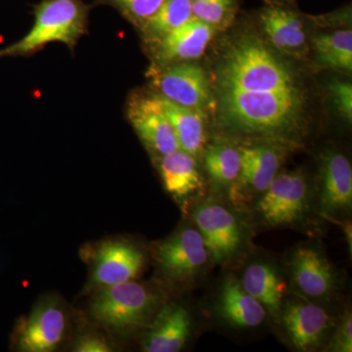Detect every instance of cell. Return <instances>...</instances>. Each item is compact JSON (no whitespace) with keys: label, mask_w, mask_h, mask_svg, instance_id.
<instances>
[{"label":"cell","mask_w":352,"mask_h":352,"mask_svg":"<svg viewBox=\"0 0 352 352\" xmlns=\"http://www.w3.org/2000/svg\"><path fill=\"white\" fill-rule=\"evenodd\" d=\"M126 119L153 159L180 149L170 120L156 92L135 89L127 97Z\"/></svg>","instance_id":"7"},{"label":"cell","mask_w":352,"mask_h":352,"mask_svg":"<svg viewBox=\"0 0 352 352\" xmlns=\"http://www.w3.org/2000/svg\"><path fill=\"white\" fill-rule=\"evenodd\" d=\"M66 314L56 300L38 303L21 324L17 333V346L24 352H50L63 340Z\"/></svg>","instance_id":"14"},{"label":"cell","mask_w":352,"mask_h":352,"mask_svg":"<svg viewBox=\"0 0 352 352\" xmlns=\"http://www.w3.org/2000/svg\"><path fill=\"white\" fill-rule=\"evenodd\" d=\"M317 66L333 71H352V31L351 27L316 34L310 41Z\"/></svg>","instance_id":"24"},{"label":"cell","mask_w":352,"mask_h":352,"mask_svg":"<svg viewBox=\"0 0 352 352\" xmlns=\"http://www.w3.org/2000/svg\"><path fill=\"white\" fill-rule=\"evenodd\" d=\"M89 11L83 0H39L34 6L31 29L19 41L0 50V59L32 56L53 43L75 50L87 34Z\"/></svg>","instance_id":"3"},{"label":"cell","mask_w":352,"mask_h":352,"mask_svg":"<svg viewBox=\"0 0 352 352\" xmlns=\"http://www.w3.org/2000/svg\"><path fill=\"white\" fill-rule=\"evenodd\" d=\"M333 107L346 122L352 120V85L344 80H333L328 87Z\"/></svg>","instance_id":"28"},{"label":"cell","mask_w":352,"mask_h":352,"mask_svg":"<svg viewBox=\"0 0 352 352\" xmlns=\"http://www.w3.org/2000/svg\"><path fill=\"white\" fill-rule=\"evenodd\" d=\"M95 3L113 7L135 29L150 19L166 0H94Z\"/></svg>","instance_id":"27"},{"label":"cell","mask_w":352,"mask_h":352,"mask_svg":"<svg viewBox=\"0 0 352 352\" xmlns=\"http://www.w3.org/2000/svg\"><path fill=\"white\" fill-rule=\"evenodd\" d=\"M220 136L235 141H273L292 151L302 148L308 131L307 91L214 90Z\"/></svg>","instance_id":"1"},{"label":"cell","mask_w":352,"mask_h":352,"mask_svg":"<svg viewBox=\"0 0 352 352\" xmlns=\"http://www.w3.org/2000/svg\"><path fill=\"white\" fill-rule=\"evenodd\" d=\"M192 1L193 0H166L150 19L136 29L145 50L193 17Z\"/></svg>","instance_id":"25"},{"label":"cell","mask_w":352,"mask_h":352,"mask_svg":"<svg viewBox=\"0 0 352 352\" xmlns=\"http://www.w3.org/2000/svg\"><path fill=\"white\" fill-rule=\"evenodd\" d=\"M240 283L248 294L265 308L266 312L273 317H279L287 285L276 266L265 261L250 264L244 270Z\"/></svg>","instance_id":"22"},{"label":"cell","mask_w":352,"mask_h":352,"mask_svg":"<svg viewBox=\"0 0 352 352\" xmlns=\"http://www.w3.org/2000/svg\"><path fill=\"white\" fill-rule=\"evenodd\" d=\"M278 318L289 344L300 351L320 347L335 326V319L327 310L300 300L284 303Z\"/></svg>","instance_id":"12"},{"label":"cell","mask_w":352,"mask_h":352,"mask_svg":"<svg viewBox=\"0 0 352 352\" xmlns=\"http://www.w3.org/2000/svg\"><path fill=\"white\" fill-rule=\"evenodd\" d=\"M328 351L333 352L352 351V316L351 311L344 314V318L339 324L332 340L329 344Z\"/></svg>","instance_id":"29"},{"label":"cell","mask_w":352,"mask_h":352,"mask_svg":"<svg viewBox=\"0 0 352 352\" xmlns=\"http://www.w3.org/2000/svg\"><path fill=\"white\" fill-rule=\"evenodd\" d=\"M267 3L293 4L295 0H265Z\"/></svg>","instance_id":"32"},{"label":"cell","mask_w":352,"mask_h":352,"mask_svg":"<svg viewBox=\"0 0 352 352\" xmlns=\"http://www.w3.org/2000/svg\"><path fill=\"white\" fill-rule=\"evenodd\" d=\"M292 281L303 296L321 300L337 288V276L325 254L314 245L296 248L289 261Z\"/></svg>","instance_id":"15"},{"label":"cell","mask_w":352,"mask_h":352,"mask_svg":"<svg viewBox=\"0 0 352 352\" xmlns=\"http://www.w3.org/2000/svg\"><path fill=\"white\" fill-rule=\"evenodd\" d=\"M157 300L154 292L144 285L124 282L104 287L92 298L90 314L113 330H134L149 320Z\"/></svg>","instance_id":"5"},{"label":"cell","mask_w":352,"mask_h":352,"mask_svg":"<svg viewBox=\"0 0 352 352\" xmlns=\"http://www.w3.org/2000/svg\"><path fill=\"white\" fill-rule=\"evenodd\" d=\"M192 333V319L182 305L170 302L157 312L142 342L147 352H177L186 346Z\"/></svg>","instance_id":"18"},{"label":"cell","mask_w":352,"mask_h":352,"mask_svg":"<svg viewBox=\"0 0 352 352\" xmlns=\"http://www.w3.org/2000/svg\"><path fill=\"white\" fill-rule=\"evenodd\" d=\"M157 97L175 131L180 149L197 160L201 159L204 150L208 145V113L182 107L159 94Z\"/></svg>","instance_id":"21"},{"label":"cell","mask_w":352,"mask_h":352,"mask_svg":"<svg viewBox=\"0 0 352 352\" xmlns=\"http://www.w3.org/2000/svg\"><path fill=\"white\" fill-rule=\"evenodd\" d=\"M166 192L178 201H185L203 187L198 160L182 149L154 157Z\"/></svg>","instance_id":"19"},{"label":"cell","mask_w":352,"mask_h":352,"mask_svg":"<svg viewBox=\"0 0 352 352\" xmlns=\"http://www.w3.org/2000/svg\"><path fill=\"white\" fill-rule=\"evenodd\" d=\"M210 258L215 263H231L244 249L245 230L239 217L214 201L201 204L193 214Z\"/></svg>","instance_id":"9"},{"label":"cell","mask_w":352,"mask_h":352,"mask_svg":"<svg viewBox=\"0 0 352 352\" xmlns=\"http://www.w3.org/2000/svg\"><path fill=\"white\" fill-rule=\"evenodd\" d=\"M240 0H193L192 15L217 32H226L236 20Z\"/></svg>","instance_id":"26"},{"label":"cell","mask_w":352,"mask_h":352,"mask_svg":"<svg viewBox=\"0 0 352 352\" xmlns=\"http://www.w3.org/2000/svg\"><path fill=\"white\" fill-rule=\"evenodd\" d=\"M309 199L307 175L302 170L283 171L259 197L256 212L268 226H294L305 219Z\"/></svg>","instance_id":"8"},{"label":"cell","mask_w":352,"mask_h":352,"mask_svg":"<svg viewBox=\"0 0 352 352\" xmlns=\"http://www.w3.org/2000/svg\"><path fill=\"white\" fill-rule=\"evenodd\" d=\"M240 150L241 170L231 186V196L236 203L252 197L263 195L279 173L289 148L273 141L236 142Z\"/></svg>","instance_id":"6"},{"label":"cell","mask_w":352,"mask_h":352,"mask_svg":"<svg viewBox=\"0 0 352 352\" xmlns=\"http://www.w3.org/2000/svg\"><path fill=\"white\" fill-rule=\"evenodd\" d=\"M307 21L308 16L298 12L292 4L267 3L258 14L264 38L280 54L289 59L302 60L309 52Z\"/></svg>","instance_id":"10"},{"label":"cell","mask_w":352,"mask_h":352,"mask_svg":"<svg viewBox=\"0 0 352 352\" xmlns=\"http://www.w3.org/2000/svg\"><path fill=\"white\" fill-rule=\"evenodd\" d=\"M219 48L212 73L214 90L307 91L302 76L292 63L254 29H243Z\"/></svg>","instance_id":"2"},{"label":"cell","mask_w":352,"mask_h":352,"mask_svg":"<svg viewBox=\"0 0 352 352\" xmlns=\"http://www.w3.org/2000/svg\"><path fill=\"white\" fill-rule=\"evenodd\" d=\"M149 88L166 100L194 110H214V94L210 73L196 61L166 66H149L146 73Z\"/></svg>","instance_id":"4"},{"label":"cell","mask_w":352,"mask_h":352,"mask_svg":"<svg viewBox=\"0 0 352 352\" xmlns=\"http://www.w3.org/2000/svg\"><path fill=\"white\" fill-rule=\"evenodd\" d=\"M219 32L210 25L192 17L173 30L159 43L145 50L150 66L162 67L180 62L197 61L205 54Z\"/></svg>","instance_id":"13"},{"label":"cell","mask_w":352,"mask_h":352,"mask_svg":"<svg viewBox=\"0 0 352 352\" xmlns=\"http://www.w3.org/2000/svg\"><path fill=\"white\" fill-rule=\"evenodd\" d=\"M143 264L144 254L138 245L126 241H108L95 252L91 280L101 287L132 281Z\"/></svg>","instance_id":"16"},{"label":"cell","mask_w":352,"mask_h":352,"mask_svg":"<svg viewBox=\"0 0 352 352\" xmlns=\"http://www.w3.org/2000/svg\"><path fill=\"white\" fill-rule=\"evenodd\" d=\"M319 204L324 215L351 210L352 206V168L342 152L326 150L320 157Z\"/></svg>","instance_id":"17"},{"label":"cell","mask_w":352,"mask_h":352,"mask_svg":"<svg viewBox=\"0 0 352 352\" xmlns=\"http://www.w3.org/2000/svg\"><path fill=\"white\" fill-rule=\"evenodd\" d=\"M201 159L215 189L231 187L237 180L241 170V154L235 141L219 135L208 143Z\"/></svg>","instance_id":"23"},{"label":"cell","mask_w":352,"mask_h":352,"mask_svg":"<svg viewBox=\"0 0 352 352\" xmlns=\"http://www.w3.org/2000/svg\"><path fill=\"white\" fill-rule=\"evenodd\" d=\"M340 226L342 227V230H344V234H346V238L347 241V245H349V251H351V249H352V229H351V222L346 221V222H340Z\"/></svg>","instance_id":"31"},{"label":"cell","mask_w":352,"mask_h":352,"mask_svg":"<svg viewBox=\"0 0 352 352\" xmlns=\"http://www.w3.org/2000/svg\"><path fill=\"white\" fill-rule=\"evenodd\" d=\"M210 258L203 237L197 228H183L157 247L160 270L173 281L193 279Z\"/></svg>","instance_id":"11"},{"label":"cell","mask_w":352,"mask_h":352,"mask_svg":"<svg viewBox=\"0 0 352 352\" xmlns=\"http://www.w3.org/2000/svg\"><path fill=\"white\" fill-rule=\"evenodd\" d=\"M74 351L78 352H110L112 347L99 336L85 335L76 340Z\"/></svg>","instance_id":"30"},{"label":"cell","mask_w":352,"mask_h":352,"mask_svg":"<svg viewBox=\"0 0 352 352\" xmlns=\"http://www.w3.org/2000/svg\"><path fill=\"white\" fill-rule=\"evenodd\" d=\"M217 312L229 325L237 328H256L266 318L265 308L248 294L235 277L228 276L222 282Z\"/></svg>","instance_id":"20"}]
</instances>
